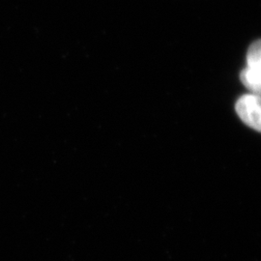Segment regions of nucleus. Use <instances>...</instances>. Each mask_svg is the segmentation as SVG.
<instances>
[{"label":"nucleus","mask_w":261,"mask_h":261,"mask_svg":"<svg viewBox=\"0 0 261 261\" xmlns=\"http://www.w3.org/2000/svg\"><path fill=\"white\" fill-rule=\"evenodd\" d=\"M247 67L240 74L242 84L253 93H260L261 86V41L253 42L247 53Z\"/></svg>","instance_id":"1"},{"label":"nucleus","mask_w":261,"mask_h":261,"mask_svg":"<svg viewBox=\"0 0 261 261\" xmlns=\"http://www.w3.org/2000/svg\"><path fill=\"white\" fill-rule=\"evenodd\" d=\"M238 116L252 129L260 130V98L258 95L247 94L235 105Z\"/></svg>","instance_id":"2"}]
</instances>
